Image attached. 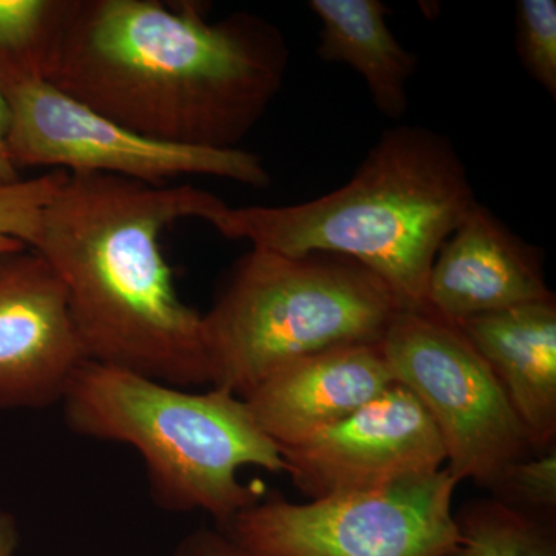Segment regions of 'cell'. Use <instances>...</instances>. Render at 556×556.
<instances>
[{
    "mask_svg": "<svg viewBox=\"0 0 556 556\" xmlns=\"http://www.w3.org/2000/svg\"><path fill=\"white\" fill-rule=\"evenodd\" d=\"M289 47L273 22H217L199 2L72 0L47 80L141 137L232 150L283 87Z\"/></svg>",
    "mask_w": 556,
    "mask_h": 556,
    "instance_id": "obj_1",
    "label": "cell"
},
{
    "mask_svg": "<svg viewBox=\"0 0 556 556\" xmlns=\"http://www.w3.org/2000/svg\"><path fill=\"white\" fill-rule=\"evenodd\" d=\"M207 190L68 174L40 212L30 249L67 295L84 356L167 386H211L203 314L186 305L161 236L200 218Z\"/></svg>",
    "mask_w": 556,
    "mask_h": 556,
    "instance_id": "obj_2",
    "label": "cell"
},
{
    "mask_svg": "<svg viewBox=\"0 0 556 556\" xmlns=\"http://www.w3.org/2000/svg\"><path fill=\"white\" fill-rule=\"evenodd\" d=\"M478 203L448 137L387 129L346 185L288 206L233 207L208 192L199 219L223 237L288 257L342 255L371 270L407 309H424L439 249Z\"/></svg>",
    "mask_w": 556,
    "mask_h": 556,
    "instance_id": "obj_3",
    "label": "cell"
},
{
    "mask_svg": "<svg viewBox=\"0 0 556 556\" xmlns=\"http://www.w3.org/2000/svg\"><path fill=\"white\" fill-rule=\"evenodd\" d=\"M61 404L76 433L137 450L161 507L203 510L219 527L262 497V489L241 484L240 468L285 473L280 450L243 399L223 388L192 393L86 361Z\"/></svg>",
    "mask_w": 556,
    "mask_h": 556,
    "instance_id": "obj_4",
    "label": "cell"
},
{
    "mask_svg": "<svg viewBox=\"0 0 556 556\" xmlns=\"http://www.w3.org/2000/svg\"><path fill=\"white\" fill-rule=\"evenodd\" d=\"M401 309L393 291L354 260L251 248L203 314L211 386L243 397L289 362L380 343Z\"/></svg>",
    "mask_w": 556,
    "mask_h": 556,
    "instance_id": "obj_5",
    "label": "cell"
},
{
    "mask_svg": "<svg viewBox=\"0 0 556 556\" xmlns=\"http://www.w3.org/2000/svg\"><path fill=\"white\" fill-rule=\"evenodd\" d=\"M447 468L367 492L257 501L219 532L247 556H444L457 543Z\"/></svg>",
    "mask_w": 556,
    "mask_h": 556,
    "instance_id": "obj_6",
    "label": "cell"
},
{
    "mask_svg": "<svg viewBox=\"0 0 556 556\" xmlns=\"http://www.w3.org/2000/svg\"><path fill=\"white\" fill-rule=\"evenodd\" d=\"M379 345L394 382L437 426L457 484L490 489L511 464L535 455L492 368L456 325L404 308Z\"/></svg>",
    "mask_w": 556,
    "mask_h": 556,
    "instance_id": "obj_7",
    "label": "cell"
},
{
    "mask_svg": "<svg viewBox=\"0 0 556 556\" xmlns=\"http://www.w3.org/2000/svg\"><path fill=\"white\" fill-rule=\"evenodd\" d=\"M10 110L9 148L17 169L50 167L67 174H104L167 186L206 175L268 188L270 175L243 149L182 148L141 137L62 93L49 80L3 86Z\"/></svg>",
    "mask_w": 556,
    "mask_h": 556,
    "instance_id": "obj_8",
    "label": "cell"
},
{
    "mask_svg": "<svg viewBox=\"0 0 556 556\" xmlns=\"http://www.w3.org/2000/svg\"><path fill=\"white\" fill-rule=\"evenodd\" d=\"M280 453L285 473L311 500L380 489L445 464L437 426L396 382L346 419Z\"/></svg>",
    "mask_w": 556,
    "mask_h": 556,
    "instance_id": "obj_9",
    "label": "cell"
},
{
    "mask_svg": "<svg viewBox=\"0 0 556 556\" xmlns=\"http://www.w3.org/2000/svg\"><path fill=\"white\" fill-rule=\"evenodd\" d=\"M86 361L49 263L30 248L0 254V408L61 404Z\"/></svg>",
    "mask_w": 556,
    "mask_h": 556,
    "instance_id": "obj_10",
    "label": "cell"
},
{
    "mask_svg": "<svg viewBox=\"0 0 556 556\" xmlns=\"http://www.w3.org/2000/svg\"><path fill=\"white\" fill-rule=\"evenodd\" d=\"M554 299L540 251L477 203L439 249L428 276L424 309L457 324Z\"/></svg>",
    "mask_w": 556,
    "mask_h": 556,
    "instance_id": "obj_11",
    "label": "cell"
},
{
    "mask_svg": "<svg viewBox=\"0 0 556 556\" xmlns=\"http://www.w3.org/2000/svg\"><path fill=\"white\" fill-rule=\"evenodd\" d=\"M393 383L379 343H362L289 362L241 399L283 450L346 419Z\"/></svg>",
    "mask_w": 556,
    "mask_h": 556,
    "instance_id": "obj_12",
    "label": "cell"
},
{
    "mask_svg": "<svg viewBox=\"0 0 556 556\" xmlns=\"http://www.w3.org/2000/svg\"><path fill=\"white\" fill-rule=\"evenodd\" d=\"M492 368L536 453L556 445V302L457 321Z\"/></svg>",
    "mask_w": 556,
    "mask_h": 556,
    "instance_id": "obj_13",
    "label": "cell"
},
{
    "mask_svg": "<svg viewBox=\"0 0 556 556\" xmlns=\"http://www.w3.org/2000/svg\"><path fill=\"white\" fill-rule=\"evenodd\" d=\"M320 21L317 56L350 65L367 83L372 104L390 119L408 110V84L417 61L388 27L390 9L380 0H311Z\"/></svg>",
    "mask_w": 556,
    "mask_h": 556,
    "instance_id": "obj_14",
    "label": "cell"
},
{
    "mask_svg": "<svg viewBox=\"0 0 556 556\" xmlns=\"http://www.w3.org/2000/svg\"><path fill=\"white\" fill-rule=\"evenodd\" d=\"M72 0H0L2 86L49 76Z\"/></svg>",
    "mask_w": 556,
    "mask_h": 556,
    "instance_id": "obj_15",
    "label": "cell"
},
{
    "mask_svg": "<svg viewBox=\"0 0 556 556\" xmlns=\"http://www.w3.org/2000/svg\"><path fill=\"white\" fill-rule=\"evenodd\" d=\"M456 546L444 556H556L555 521L522 514L495 497L455 514Z\"/></svg>",
    "mask_w": 556,
    "mask_h": 556,
    "instance_id": "obj_16",
    "label": "cell"
},
{
    "mask_svg": "<svg viewBox=\"0 0 556 556\" xmlns=\"http://www.w3.org/2000/svg\"><path fill=\"white\" fill-rule=\"evenodd\" d=\"M489 490L515 510L555 521L556 445L511 464Z\"/></svg>",
    "mask_w": 556,
    "mask_h": 556,
    "instance_id": "obj_17",
    "label": "cell"
},
{
    "mask_svg": "<svg viewBox=\"0 0 556 556\" xmlns=\"http://www.w3.org/2000/svg\"><path fill=\"white\" fill-rule=\"evenodd\" d=\"M515 42L522 68L556 98V2L519 0L515 13Z\"/></svg>",
    "mask_w": 556,
    "mask_h": 556,
    "instance_id": "obj_18",
    "label": "cell"
},
{
    "mask_svg": "<svg viewBox=\"0 0 556 556\" xmlns=\"http://www.w3.org/2000/svg\"><path fill=\"white\" fill-rule=\"evenodd\" d=\"M67 175L64 170H50L0 188V254L30 247L40 212Z\"/></svg>",
    "mask_w": 556,
    "mask_h": 556,
    "instance_id": "obj_19",
    "label": "cell"
},
{
    "mask_svg": "<svg viewBox=\"0 0 556 556\" xmlns=\"http://www.w3.org/2000/svg\"><path fill=\"white\" fill-rule=\"evenodd\" d=\"M177 556H247L223 532L201 530L185 541Z\"/></svg>",
    "mask_w": 556,
    "mask_h": 556,
    "instance_id": "obj_20",
    "label": "cell"
},
{
    "mask_svg": "<svg viewBox=\"0 0 556 556\" xmlns=\"http://www.w3.org/2000/svg\"><path fill=\"white\" fill-rule=\"evenodd\" d=\"M10 110L5 90L0 80V188L16 185L22 178L21 170L14 166L9 148Z\"/></svg>",
    "mask_w": 556,
    "mask_h": 556,
    "instance_id": "obj_21",
    "label": "cell"
},
{
    "mask_svg": "<svg viewBox=\"0 0 556 556\" xmlns=\"http://www.w3.org/2000/svg\"><path fill=\"white\" fill-rule=\"evenodd\" d=\"M16 529L13 519L0 515V556H11L16 547Z\"/></svg>",
    "mask_w": 556,
    "mask_h": 556,
    "instance_id": "obj_22",
    "label": "cell"
}]
</instances>
